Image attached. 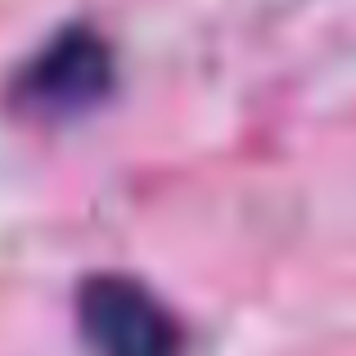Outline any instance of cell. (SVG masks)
<instances>
[{
  "instance_id": "obj_1",
  "label": "cell",
  "mask_w": 356,
  "mask_h": 356,
  "mask_svg": "<svg viewBox=\"0 0 356 356\" xmlns=\"http://www.w3.org/2000/svg\"><path fill=\"white\" fill-rule=\"evenodd\" d=\"M118 86L113 45L99 27L72 23L54 32L9 81V108L32 122H77Z\"/></svg>"
},
{
  "instance_id": "obj_2",
  "label": "cell",
  "mask_w": 356,
  "mask_h": 356,
  "mask_svg": "<svg viewBox=\"0 0 356 356\" xmlns=\"http://www.w3.org/2000/svg\"><path fill=\"white\" fill-rule=\"evenodd\" d=\"M77 334L90 356H185L176 312L136 275L99 270L77 289Z\"/></svg>"
}]
</instances>
